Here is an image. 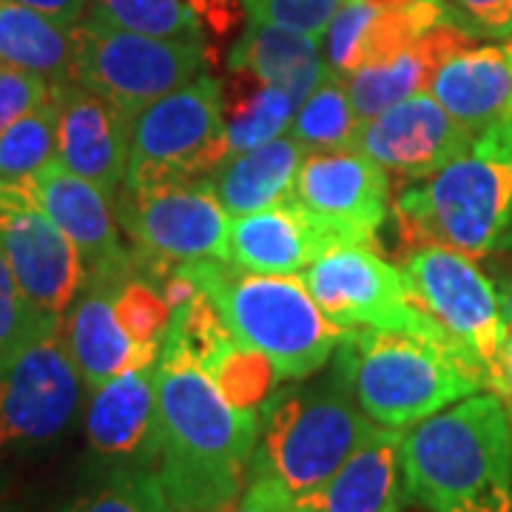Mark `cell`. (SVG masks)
<instances>
[{"mask_svg": "<svg viewBox=\"0 0 512 512\" xmlns=\"http://www.w3.org/2000/svg\"><path fill=\"white\" fill-rule=\"evenodd\" d=\"M163 456L157 473L174 512H225L251 478L259 419L228 402L211 373L183 348L157 362Z\"/></svg>", "mask_w": 512, "mask_h": 512, "instance_id": "6da1fadb", "label": "cell"}, {"mask_svg": "<svg viewBox=\"0 0 512 512\" xmlns=\"http://www.w3.org/2000/svg\"><path fill=\"white\" fill-rule=\"evenodd\" d=\"M410 501L427 512H512V419L493 390H478L404 430Z\"/></svg>", "mask_w": 512, "mask_h": 512, "instance_id": "7a4b0ae2", "label": "cell"}, {"mask_svg": "<svg viewBox=\"0 0 512 512\" xmlns=\"http://www.w3.org/2000/svg\"><path fill=\"white\" fill-rule=\"evenodd\" d=\"M217 308L245 348L265 353L282 382L311 379L328 365L348 330L330 322L302 279L251 274L234 262L197 259L174 268Z\"/></svg>", "mask_w": 512, "mask_h": 512, "instance_id": "3957f363", "label": "cell"}, {"mask_svg": "<svg viewBox=\"0 0 512 512\" xmlns=\"http://www.w3.org/2000/svg\"><path fill=\"white\" fill-rule=\"evenodd\" d=\"M333 365L345 373L367 419L393 430H407L487 390L476 367L433 333L348 330Z\"/></svg>", "mask_w": 512, "mask_h": 512, "instance_id": "277c9868", "label": "cell"}, {"mask_svg": "<svg viewBox=\"0 0 512 512\" xmlns=\"http://www.w3.org/2000/svg\"><path fill=\"white\" fill-rule=\"evenodd\" d=\"M404 237L487 256L512 231V117L478 131L456 160L396 202Z\"/></svg>", "mask_w": 512, "mask_h": 512, "instance_id": "5b68a950", "label": "cell"}, {"mask_svg": "<svg viewBox=\"0 0 512 512\" xmlns=\"http://www.w3.org/2000/svg\"><path fill=\"white\" fill-rule=\"evenodd\" d=\"M345 373L333 365L322 382L276 390L262 413L251 476L279 481L293 504L316 495L370 433Z\"/></svg>", "mask_w": 512, "mask_h": 512, "instance_id": "8992f818", "label": "cell"}, {"mask_svg": "<svg viewBox=\"0 0 512 512\" xmlns=\"http://www.w3.org/2000/svg\"><path fill=\"white\" fill-rule=\"evenodd\" d=\"M74 83L106 97L131 120L197 80L205 63V40H177L128 32L86 15L72 26Z\"/></svg>", "mask_w": 512, "mask_h": 512, "instance_id": "52a82bcc", "label": "cell"}, {"mask_svg": "<svg viewBox=\"0 0 512 512\" xmlns=\"http://www.w3.org/2000/svg\"><path fill=\"white\" fill-rule=\"evenodd\" d=\"M402 274L413 302L476 367L487 390L498 393L510 328L493 282L478 271L473 256L430 242L404 256Z\"/></svg>", "mask_w": 512, "mask_h": 512, "instance_id": "ba28073f", "label": "cell"}, {"mask_svg": "<svg viewBox=\"0 0 512 512\" xmlns=\"http://www.w3.org/2000/svg\"><path fill=\"white\" fill-rule=\"evenodd\" d=\"M225 157H231V146L222 117V83L200 74L134 117L123 185L205 180Z\"/></svg>", "mask_w": 512, "mask_h": 512, "instance_id": "9c48e42d", "label": "cell"}, {"mask_svg": "<svg viewBox=\"0 0 512 512\" xmlns=\"http://www.w3.org/2000/svg\"><path fill=\"white\" fill-rule=\"evenodd\" d=\"M83 379L66 348L63 319L0 362V458L55 444L77 416Z\"/></svg>", "mask_w": 512, "mask_h": 512, "instance_id": "30bf717a", "label": "cell"}, {"mask_svg": "<svg viewBox=\"0 0 512 512\" xmlns=\"http://www.w3.org/2000/svg\"><path fill=\"white\" fill-rule=\"evenodd\" d=\"M114 208L140 254L163 271L197 259L231 262V217L205 180L123 185Z\"/></svg>", "mask_w": 512, "mask_h": 512, "instance_id": "8fae6325", "label": "cell"}, {"mask_svg": "<svg viewBox=\"0 0 512 512\" xmlns=\"http://www.w3.org/2000/svg\"><path fill=\"white\" fill-rule=\"evenodd\" d=\"M302 282L316 305L339 328L413 330L447 339L439 325L413 302L402 268H393L367 245L333 248L305 268Z\"/></svg>", "mask_w": 512, "mask_h": 512, "instance_id": "7c38bea8", "label": "cell"}, {"mask_svg": "<svg viewBox=\"0 0 512 512\" xmlns=\"http://www.w3.org/2000/svg\"><path fill=\"white\" fill-rule=\"evenodd\" d=\"M29 194L66 234L80 259V288H109L140 271L143 256L128 254L114 222V202L60 160H49L26 180Z\"/></svg>", "mask_w": 512, "mask_h": 512, "instance_id": "4fadbf2b", "label": "cell"}, {"mask_svg": "<svg viewBox=\"0 0 512 512\" xmlns=\"http://www.w3.org/2000/svg\"><path fill=\"white\" fill-rule=\"evenodd\" d=\"M293 200L339 245H367L390 211L387 168L353 148L308 154Z\"/></svg>", "mask_w": 512, "mask_h": 512, "instance_id": "5bb4252c", "label": "cell"}, {"mask_svg": "<svg viewBox=\"0 0 512 512\" xmlns=\"http://www.w3.org/2000/svg\"><path fill=\"white\" fill-rule=\"evenodd\" d=\"M0 251L37 311L63 319L80 293V259L23 183H0Z\"/></svg>", "mask_w": 512, "mask_h": 512, "instance_id": "9a60e30c", "label": "cell"}, {"mask_svg": "<svg viewBox=\"0 0 512 512\" xmlns=\"http://www.w3.org/2000/svg\"><path fill=\"white\" fill-rule=\"evenodd\" d=\"M89 393L86 444L94 464L103 473L123 467L157 470L163 456L157 362L131 367Z\"/></svg>", "mask_w": 512, "mask_h": 512, "instance_id": "2e32d148", "label": "cell"}, {"mask_svg": "<svg viewBox=\"0 0 512 512\" xmlns=\"http://www.w3.org/2000/svg\"><path fill=\"white\" fill-rule=\"evenodd\" d=\"M478 131L453 120L430 92H419L382 114L362 120L353 151H362L390 171L424 180L473 146Z\"/></svg>", "mask_w": 512, "mask_h": 512, "instance_id": "e0dca14e", "label": "cell"}, {"mask_svg": "<svg viewBox=\"0 0 512 512\" xmlns=\"http://www.w3.org/2000/svg\"><path fill=\"white\" fill-rule=\"evenodd\" d=\"M57 97V160L114 202L126 183L134 120L80 83L57 86Z\"/></svg>", "mask_w": 512, "mask_h": 512, "instance_id": "ac0fdd59", "label": "cell"}, {"mask_svg": "<svg viewBox=\"0 0 512 512\" xmlns=\"http://www.w3.org/2000/svg\"><path fill=\"white\" fill-rule=\"evenodd\" d=\"M404 430L373 424L353 456L293 512H404L410 504L402 464Z\"/></svg>", "mask_w": 512, "mask_h": 512, "instance_id": "d6986e66", "label": "cell"}, {"mask_svg": "<svg viewBox=\"0 0 512 512\" xmlns=\"http://www.w3.org/2000/svg\"><path fill=\"white\" fill-rule=\"evenodd\" d=\"M339 248V239L313 222L291 197L231 220V262L251 274L293 276L319 256Z\"/></svg>", "mask_w": 512, "mask_h": 512, "instance_id": "ffe728a7", "label": "cell"}, {"mask_svg": "<svg viewBox=\"0 0 512 512\" xmlns=\"http://www.w3.org/2000/svg\"><path fill=\"white\" fill-rule=\"evenodd\" d=\"M427 92L470 131L512 117V40L470 43L450 55L430 77Z\"/></svg>", "mask_w": 512, "mask_h": 512, "instance_id": "44dd1931", "label": "cell"}, {"mask_svg": "<svg viewBox=\"0 0 512 512\" xmlns=\"http://www.w3.org/2000/svg\"><path fill=\"white\" fill-rule=\"evenodd\" d=\"M63 336L86 390L106 384L131 367L160 362V350L140 348L128 336L109 288H80L69 311L63 313Z\"/></svg>", "mask_w": 512, "mask_h": 512, "instance_id": "7402d4cb", "label": "cell"}, {"mask_svg": "<svg viewBox=\"0 0 512 512\" xmlns=\"http://www.w3.org/2000/svg\"><path fill=\"white\" fill-rule=\"evenodd\" d=\"M305 157L308 151L291 134H282L271 143L225 157L205 177V185L214 191V197L220 200L231 220L245 217L291 197Z\"/></svg>", "mask_w": 512, "mask_h": 512, "instance_id": "603a6c76", "label": "cell"}, {"mask_svg": "<svg viewBox=\"0 0 512 512\" xmlns=\"http://www.w3.org/2000/svg\"><path fill=\"white\" fill-rule=\"evenodd\" d=\"M228 69L251 72L265 83L288 89L296 106H302L305 97L330 74L322 37L302 35L259 20H248V29L231 49Z\"/></svg>", "mask_w": 512, "mask_h": 512, "instance_id": "cb8c5ba5", "label": "cell"}, {"mask_svg": "<svg viewBox=\"0 0 512 512\" xmlns=\"http://www.w3.org/2000/svg\"><path fill=\"white\" fill-rule=\"evenodd\" d=\"M0 63L40 74L55 86L74 83L72 26L18 0H0Z\"/></svg>", "mask_w": 512, "mask_h": 512, "instance_id": "d4e9b609", "label": "cell"}, {"mask_svg": "<svg viewBox=\"0 0 512 512\" xmlns=\"http://www.w3.org/2000/svg\"><path fill=\"white\" fill-rule=\"evenodd\" d=\"M228 74V86L222 83V117L231 154L251 151L288 134L293 114L299 109L291 92L276 83H265L251 72L228 69Z\"/></svg>", "mask_w": 512, "mask_h": 512, "instance_id": "484cf974", "label": "cell"}, {"mask_svg": "<svg viewBox=\"0 0 512 512\" xmlns=\"http://www.w3.org/2000/svg\"><path fill=\"white\" fill-rule=\"evenodd\" d=\"M211 379L220 384V390L228 396V402L239 407L242 413L256 416L262 424V413L271 404L279 390V373L274 362L254 348H245L237 336L228 330L217 348L211 350L200 362Z\"/></svg>", "mask_w": 512, "mask_h": 512, "instance_id": "4316f807", "label": "cell"}, {"mask_svg": "<svg viewBox=\"0 0 512 512\" xmlns=\"http://www.w3.org/2000/svg\"><path fill=\"white\" fill-rule=\"evenodd\" d=\"M359 114L350 103L348 86L342 77L330 72L305 103L293 114L288 134L308 154L319 151H345L353 143V134L359 128Z\"/></svg>", "mask_w": 512, "mask_h": 512, "instance_id": "83f0119b", "label": "cell"}, {"mask_svg": "<svg viewBox=\"0 0 512 512\" xmlns=\"http://www.w3.org/2000/svg\"><path fill=\"white\" fill-rule=\"evenodd\" d=\"M60 97L57 92L0 134V183H26L57 157Z\"/></svg>", "mask_w": 512, "mask_h": 512, "instance_id": "f1b7e54d", "label": "cell"}, {"mask_svg": "<svg viewBox=\"0 0 512 512\" xmlns=\"http://www.w3.org/2000/svg\"><path fill=\"white\" fill-rule=\"evenodd\" d=\"M89 15L140 35L205 40L200 15L188 0H92Z\"/></svg>", "mask_w": 512, "mask_h": 512, "instance_id": "f546056e", "label": "cell"}, {"mask_svg": "<svg viewBox=\"0 0 512 512\" xmlns=\"http://www.w3.org/2000/svg\"><path fill=\"white\" fill-rule=\"evenodd\" d=\"M63 512H174L157 470L123 467L103 473L100 484L77 495Z\"/></svg>", "mask_w": 512, "mask_h": 512, "instance_id": "4dcf8cb0", "label": "cell"}, {"mask_svg": "<svg viewBox=\"0 0 512 512\" xmlns=\"http://www.w3.org/2000/svg\"><path fill=\"white\" fill-rule=\"evenodd\" d=\"M114 308L128 330V336L140 348L163 350L165 330L171 322V305L165 299L163 282L137 274L128 276L114 288Z\"/></svg>", "mask_w": 512, "mask_h": 512, "instance_id": "1f68e13d", "label": "cell"}, {"mask_svg": "<svg viewBox=\"0 0 512 512\" xmlns=\"http://www.w3.org/2000/svg\"><path fill=\"white\" fill-rule=\"evenodd\" d=\"M55 322H60L57 316L40 313L26 299L9 259L0 251V362L9 359L32 336H37L40 330H46Z\"/></svg>", "mask_w": 512, "mask_h": 512, "instance_id": "d6a6232c", "label": "cell"}, {"mask_svg": "<svg viewBox=\"0 0 512 512\" xmlns=\"http://www.w3.org/2000/svg\"><path fill=\"white\" fill-rule=\"evenodd\" d=\"M239 6L248 12V20L325 37L342 0H239Z\"/></svg>", "mask_w": 512, "mask_h": 512, "instance_id": "836d02e7", "label": "cell"}, {"mask_svg": "<svg viewBox=\"0 0 512 512\" xmlns=\"http://www.w3.org/2000/svg\"><path fill=\"white\" fill-rule=\"evenodd\" d=\"M55 92L57 86L52 80L0 63V134L29 111L43 106Z\"/></svg>", "mask_w": 512, "mask_h": 512, "instance_id": "e575fe53", "label": "cell"}, {"mask_svg": "<svg viewBox=\"0 0 512 512\" xmlns=\"http://www.w3.org/2000/svg\"><path fill=\"white\" fill-rule=\"evenodd\" d=\"M461 18L478 32L493 37H510L512 0H456Z\"/></svg>", "mask_w": 512, "mask_h": 512, "instance_id": "d590c367", "label": "cell"}, {"mask_svg": "<svg viewBox=\"0 0 512 512\" xmlns=\"http://www.w3.org/2000/svg\"><path fill=\"white\" fill-rule=\"evenodd\" d=\"M231 512H293V498L274 478L251 476Z\"/></svg>", "mask_w": 512, "mask_h": 512, "instance_id": "8d00e7d4", "label": "cell"}, {"mask_svg": "<svg viewBox=\"0 0 512 512\" xmlns=\"http://www.w3.org/2000/svg\"><path fill=\"white\" fill-rule=\"evenodd\" d=\"M23 6H32L37 12H43L46 18L57 20L63 26H74L86 18V6L89 0H18Z\"/></svg>", "mask_w": 512, "mask_h": 512, "instance_id": "74e56055", "label": "cell"}, {"mask_svg": "<svg viewBox=\"0 0 512 512\" xmlns=\"http://www.w3.org/2000/svg\"><path fill=\"white\" fill-rule=\"evenodd\" d=\"M498 396L512 404V328L507 330V342H504V376H501Z\"/></svg>", "mask_w": 512, "mask_h": 512, "instance_id": "f35d334b", "label": "cell"}, {"mask_svg": "<svg viewBox=\"0 0 512 512\" xmlns=\"http://www.w3.org/2000/svg\"><path fill=\"white\" fill-rule=\"evenodd\" d=\"M498 302H501V313H504V322L507 328H512V274L501 282V291H498Z\"/></svg>", "mask_w": 512, "mask_h": 512, "instance_id": "ab89813d", "label": "cell"}, {"mask_svg": "<svg viewBox=\"0 0 512 512\" xmlns=\"http://www.w3.org/2000/svg\"><path fill=\"white\" fill-rule=\"evenodd\" d=\"M373 6H399V3H407V0H367Z\"/></svg>", "mask_w": 512, "mask_h": 512, "instance_id": "60d3db41", "label": "cell"}, {"mask_svg": "<svg viewBox=\"0 0 512 512\" xmlns=\"http://www.w3.org/2000/svg\"><path fill=\"white\" fill-rule=\"evenodd\" d=\"M507 407H510V419H512V404H507Z\"/></svg>", "mask_w": 512, "mask_h": 512, "instance_id": "b9f144b4", "label": "cell"}, {"mask_svg": "<svg viewBox=\"0 0 512 512\" xmlns=\"http://www.w3.org/2000/svg\"><path fill=\"white\" fill-rule=\"evenodd\" d=\"M510 40H512V29H510Z\"/></svg>", "mask_w": 512, "mask_h": 512, "instance_id": "7bdbcfd3", "label": "cell"}]
</instances>
